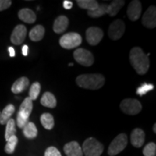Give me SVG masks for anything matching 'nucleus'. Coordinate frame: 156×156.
<instances>
[{
    "instance_id": "14",
    "label": "nucleus",
    "mask_w": 156,
    "mask_h": 156,
    "mask_svg": "<svg viewBox=\"0 0 156 156\" xmlns=\"http://www.w3.org/2000/svg\"><path fill=\"white\" fill-rule=\"evenodd\" d=\"M145 140V134L141 129L136 128L131 134V143L136 148L141 147L143 145Z\"/></svg>"
},
{
    "instance_id": "18",
    "label": "nucleus",
    "mask_w": 156,
    "mask_h": 156,
    "mask_svg": "<svg viewBox=\"0 0 156 156\" xmlns=\"http://www.w3.org/2000/svg\"><path fill=\"white\" fill-rule=\"evenodd\" d=\"M29 80L25 77H22L17 79L16 81L13 83L12 86L11 90L15 94H19V93L23 92L29 85Z\"/></svg>"
},
{
    "instance_id": "21",
    "label": "nucleus",
    "mask_w": 156,
    "mask_h": 156,
    "mask_svg": "<svg viewBox=\"0 0 156 156\" xmlns=\"http://www.w3.org/2000/svg\"><path fill=\"white\" fill-rule=\"evenodd\" d=\"M124 4H125V2L123 0H115L112 2L110 5H108L107 14H108L111 17L116 16L124 5Z\"/></svg>"
},
{
    "instance_id": "22",
    "label": "nucleus",
    "mask_w": 156,
    "mask_h": 156,
    "mask_svg": "<svg viewBox=\"0 0 156 156\" xmlns=\"http://www.w3.org/2000/svg\"><path fill=\"white\" fill-rule=\"evenodd\" d=\"M41 103L42 106L48 108H53L56 106V99L54 95L50 92H46L42 95L41 99Z\"/></svg>"
},
{
    "instance_id": "28",
    "label": "nucleus",
    "mask_w": 156,
    "mask_h": 156,
    "mask_svg": "<svg viewBox=\"0 0 156 156\" xmlns=\"http://www.w3.org/2000/svg\"><path fill=\"white\" fill-rule=\"evenodd\" d=\"M17 142H18V139L16 136L14 135L11 136L7 141V144L5 147V153L7 154H12L14 153Z\"/></svg>"
},
{
    "instance_id": "25",
    "label": "nucleus",
    "mask_w": 156,
    "mask_h": 156,
    "mask_svg": "<svg viewBox=\"0 0 156 156\" xmlns=\"http://www.w3.org/2000/svg\"><path fill=\"white\" fill-rule=\"evenodd\" d=\"M41 122L42 126L46 129L48 130L52 129L54 126V117L49 113H45V114H43L41 115Z\"/></svg>"
},
{
    "instance_id": "4",
    "label": "nucleus",
    "mask_w": 156,
    "mask_h": 156,
    "mask_svg": "<svg viewBox=\"0 0 156 156\" xmlns=\"http://www.w3.org/2000/svg\"><path fill=\"white\" fill-rule=\"evenodd\" d=\"M103 145L94 137H89L83 142V153L85 156H101L103 152Z\"/></svg>"
},
{
    "instance_id": "2",
    "label": "nucleus",
    "mask_w": 156,
    "mask_h": 156,
    "mask_svg": "<svg viewBox=\"0 0 156 156\" xmlns=\"http://www.w3.org/2000/svg\"><path fill=\"white\" fill-rule=\"evenodd\" d=\"M76 83L79 87L88 90H98L103 86L105 78L101 74H86L76 78Z\"/></svg>"
},
{
    "instance_id": "1",
    "label": "nucleus",
    "mask_w": 156,
    "mask_h": 156,
    "mask_svg": "<svg viewBox=\"0 0 156 156\" xmlns=\"http://www.w3.org/2000/svg\"><path fill=\"white\" fill-rule=\"evenodd\" d=\"M129 61L136 73L140 75L147 73L150 67L148 56L140 47L132 48L129 52Z\"/></svg>"
},
{
    "instance_id": "26",
    "label": "nucleus",
    "mask_w": 156,
    "mask_h": 156,
    "mask_svg": "<svg viewBox=\"0 0 156 156\" xmlns=\"http://www.w3.org/2000/svg\"><path fill=\"white\" fill-rule=\"evenodd\" d=\"M107 8H108V5L106 4H101L99 5L97 9L93 11H87V15L90 17L96 18V17H100L103 16L104 15L107 14Z\"/></svg>"
},
{
    "instance_id": "37",
    "label": "nucleus",
    "mask_w": 156,
    "mask_h": 156,
    "mask_svg": "<svg viewBox=\"0 0 156 156\" xmlns=\"http://www.w3.org/2000/svg\"><path fill=\"white\" fill-rule=\"evenodd\" d=\"M153 132L154 133H156V124H154L153 126Z\"/></svg>"
},
{
    "instance_id": "6",
    "label": "nucleus",
    "mask_w": 156,
    "mask_h": 156,
    "mask_svg": "<svg viewBox=\"0 0 156 156\" xmlns=\"http://www.w3.org/2000/svg\"><path fill=\"white\" fill-rule=\"evenodd\" d=\"M82 43V37L77 33H68L59 39V44L65 49H73L77 48Z\"/></svg>"
},
{
    "instance_id": "35",
    "label": "nucleus",
    "mask_w": 156,
    "mask_h": 156,
    "mask_svg": "<svg viewBox=\"0 0 156 156\" xmlns=\"http://www.w3.org/2000/svg\"><path fill=\"white\" fill-rule=\"evenodd\" d=\"M23 54L24 56L28 55V46L27 45H24L23 46Z\"/></svg>"
},
{
    "instance_id": "39",
    "label": "nucleus",
    "mask_w": 156,
    "mask_h": 156,
    "mask_svg": "<svg viewBox=\"0 0 156 156\" xmlns=\"http://www.w3.org/2000/svg\"><path fill=\"white\" fill-rule=\"evenodd\" d=\"M0 113H1V112H0Z\"/></svg>"
},
{
    "instance_id": "19",
    "label": "nucleus",
    "mask_w": 156,
    "mask_h": 156,
    "mask_svg": "<svg viewBox=\"0 0 156 156\" xmlns=\"http://www.w3.org/2000/svg\"><path fill=\"white\" fill-rule=\"evenodd\" d=\"M45 34V28L41 25H36L34 28L31 29L29 33V38L33 41H39L42 40Z\"/></svg>"
},
{
    "instance_id": "36",
    "label": "nucleus",
    "mask_w": 156,
    "mask_h": 156,
    "mask_svg": "<svg viewBox=\"0 0 156 156\" xmlns=\"http://www.w3.org/2000/svg\"><path fill=\"white\" fill-rule=\"evenodd\" d=\"M8 51L9 52V56H10L11 57H14V56H15V51L14 48L10 46V47L8 48Z\"/></svg>"
},
{
    "instance_id": "13",
    "label": "nucleus",
    "mask_w": 156,
    "mask_h": 156,
    "mask_svg": "<svg viewBox=\"0 0 156 156\" xmlns=\"http://www.w3.org/2000/svg\"><path fill=\"white\" fill-rule=\"evenodd\" d=\"M142 12L141 2L138 0H134L130 2L127 8V16L132 21H136L140 17Z\"/></svg>"
},
{
    "instance_id": "32",
    "label": "nucleus",
    "mask_w": 156,
    "mask_h": 156,
    "mask_svg": "<svg viewBox=\"0 0 156 156\" xmlns=\"http://www.w3.org/2000/svg\"><path fill=\"white\" fill-rule=\"evenodd\" d=\"M44 156H62L61 153L55 147H49L45 151Z\"/></svg>"
},
{
    "instance_id": "10",
    "label": "nucleus",
    "mask_w": 156,
    "mask_h": 156,
    "mask_svg": "<svg viewBox=\"0 0 156 156\" xmlns=\"http://www.w3.org/2000/svg\"><path fill=\"white\" fill-rule=\"evenodd\" d=\"M103 31L97 27H90L86 30V40L91 46H96L101 41Z\"/></svg>"
},
{
    "instance_id": "8",
    "label": "nucleus",
    "mask_w": 156,
    "mask_h": 156,
    "mask_svg": "<svg viewBox=\"0 0 156 156\" xmlns=\"http://www.w3.org/2000/svg\"><path fill=\"white\" fill-rule=\"evenodd\" d=\"M74 58L75 61L85 67H90L94 62V57L89 51L84 48H77L74 51Z\"/></svg>"
},
{
    "instance_id": "30",
    "label": "nucleus",
    "mask_w": 156,
    "mask_h": 156,
    "mask_svg": "<svg viewBox=\"0 0 156 156\" xmlns=\"http://www.w3.org/2000/svg\"><path fill=\"white\" fill-rule=\"evenodd\" d=\"M144 156H155L156 145L154 142H150L143 149Z\"/></svg>"
},
{
    "instance_id": "24",
    "label": "nucleus",
    "mask_w": 156,
    "mask_h": 156,
    "mask_svg": "<svg viewBox=\"0 0 156 156\" xmlns=\"http://www.w3.org/2000/svg\"><path fill=\"white\" fill-rule=\"evenodd\" d=\"M77 5L82 9L87 11H93L98 8L99 4L95 0H77Z\"/></svg>"
},
{
    "instance_id": "3",
    "label": "nucleus",
    "mask_w": 156,
    "mask_h": 156,
    "mask_svg": "<svg viewBox=\"0 0 156 156\" xmlns=\"http://www.w3.org/2000/svg\"><path fill=\"white\" fill-rule=\"evenodd\" d=\"M32 110L33 101L29 97H27L20 105L17 115V125L19 128L23 129L26 125Z\"/></svg>"
},
{
    "instance_id": "9",
    "label": "nucleus",
    "mask_w": 156,
    "mask_h": 156,
    "mask_svg": "<svg viewBox=\"0 0 156 156\" xmlns=\"http://www.w3.org/2000/svg\"><path fill=\"white\" fill-rule=\"evenodd\" d=\"M125 32V24L122 20H116L110 25L108 36L112 40L116 41L122 38Z\"/></svg>"
},
{
    "instance_id": "29",
    "label": "nucleus",
    "mask_w": 156,
    "mask_h": 156,
    "mask_svg": "<svg viewBox=\"0 0 156 156\" xmlns=\"http://www.w3.org/2000/svg\"><path fill=\"white\" fill-rule=\"evenodd\" d=\"M41 85L39 83H34L30 86V90H29V98L32 101L37 99L41 92Z\"/></svg>"
},
{
    "instance_id": "15",
    "label": "nucleus",
    "mask_w": 156,
    "mask_h": 156,
    "mask_svg": "<svg viewBox=\"0 0 156 156\" xmlns=\"http://www.w3.org/2000/svg\"><path fill=\"white\" fill-rule=\"evenodd\" d=\"M64 151L67 156H83L82 147L75 141L66 144L64 147Z\"/></svg>"
},
{
    "instance_id": "23",
    "label": "nucleus",
    "mask_w": 156,
    "mask_h": 156,
    "mask_svg": "<svg viewBox=\"0 0 156 156\" xmlns=\"http://www.w3.org/2000/svg\"><path fill=\"white\" fill-rule=\"evenodd\" d=\"M23 129V134L28 139H34L38 135V129L33 122H28Z\"/></svg>"
},
{
    "instance_id": "20",
    "label": "nucleus",
    "mask_w": 156,
    "mask_h": 156,
    "mask_svg": "<svg viewBox=\"0 0 156 156\" xmlns=\"http://www.w3.org/2000/svg\"><path fill=\"white\" fill-rule=\"evenodd\" d=\"M15 108L12 104H9L0 113V124L5 125L10 119L11 116L15 113Z\"/></svg>"
},
{
    "instance_id": "34",
    "label": "nucleus",
    "mask_w": 156,
    "mask_h": 156,
    "mask_svg": "<svg viewBox=\"0 0 156 156\" xmlns=\"http://www.w3.org/2000/svg\"><path fill=\"white\" fill-rule=\"evenodd\" d=\"M63 7H64V9H70L72 7H73V2L68 1V0H65V1H64Z\"/></svg>"
},
{
    "instance_id": "31",
    "label": "nucleus",
    "mask_w": 156,
    "mask_h": 156,
    "mask_svg": "<svg viewBox=\"0 0 156 156\" xmlns=\"http://www.w3.org/2000/svg\"><path fill=\"white\" fill-rule=\"evenodd\" d=\"M154 89V85L152 84H147V83H144L143 85H142L140 87H138L136 90V94L139 95L140 96H142L145 94H146L147 92L152 90Z\"/></svg>"
},
{
    "instance_id": "38",
    "label": "nucleus",
    "mask_w": 156,
    "mask_h": 156,
    "mask_svg": "<svg viewBox=\"0 0 156 156\" xmlns=\"http://www.w3.org/2000/svg\"><path fill=\"white\" fill-rule=\"evenodd\" d=\"M73 63H70L69 64V66H73Z\"/></svg>"
},
{
    "instance_id": "16",
    "label": "nucleus",
    "mask_w": 156,
    "mask_h": 156,
    "mask_svg": "<svg viewBox=\"0 0 156 156\" xmlns=\"http://www.w3.org/2000/svg\"><path fill=\"white\" fill-rule=\"evenodd\" d=\"M69 25V20L64 15L58 16L55 20L53 25V30L56 34H61L67 30Z\"/></svg>"
},
{
    "instance_id": "33",
    "label": "nucleus",
    "mask_w": 156,
    "mask_h": 156,
    "mask_svg": "<svg viewBox=\"0 0 156 156\" xmlns=\"http://www.w3.org/2000/svg\"><path fill=\"white\" fill-rule=\"evenodd\" d=\"M12 5L10 0H0V12L8 9Z\"/></svg>"
},
{
    "instance_id": "5",
    "label": "nucleus",
    "mask_w": 156,
    "mask_h": 156,
    "mask_svg": "<svg viewBox=\"0 0 156 156\" xmlns=\"http://www.w3.org/2000/svg\"><path fill=\"white\" fill-rule=\"evenodd\" d=\"M128 138L126 134H120L111 142L108 147V154L110 156H115L124 151L127 145Z\"/></svg>"
},
{
    "instance_id": "17",
    "label": "nucleus",
    "mask_w": 156,
    "mask_h": 156,
    "mask_svg": "<svg viewBox=\"0 0 156 156\" xmlns=\"http://www.w3.org/2000/svg\"><path fill=\"white\" fill-rule=\"evenodd\" d=\"M18 17L23 22L32 24L36 20V15L31 9L28 8H23L19 11Z\"/></svg>"
},
{
    "instance_id": "27",
    "label": "nucleus",
    "mask_w": 156,
    "mask_h": 156,
    "mask_svg": "<svg viewBox=\"0 0 156 156\" xmlns=\"http://www.w3.org/2000/svg\"><path fill=\"white\" fill-rule=\"evenodd\" d=\"M6 124H7V126H6L5 136L6 141H7L11 136L15 135V134H16V128H15V120L13 119H10Z\"/></svg>"
},
{
    "instance_id": "11",
    "label": "nucleus",
    "mask_w": 156,
    "mask_h": 156,
    "mask_svg": "<svg viewBox=\"0 0 156 156\" xmlns=\"http://www.w3.org/2000/svg\"><path fill=\"white\" fill-rule=\"evenodd\" d=\"M142 24L150 29L155 28L156 26V7L151 6L144 13L142 19Z\"/></svg>"
},
{
    "instance_id": "12",
    "label": "nucleus",
    "mask_w": 156,
    "mask_h": 156,
    "mask_svg": "<svg viewBox=\"0 0 156 156\" xmlns=\"http://www.w3.org/2000/svg\"><path fill=\"white\" fill-rule=\"evenodd\" d=\"M27 35V28L25 25H18L12 33L10 40L15 45H20L24 42Z\"/></svg>"
},
{
    "instance_id": "7",
    "label": "nucleus",
    "mask_w": 156,
    "mask_h": 156,
    "mask_svg": "<svg viewBox=\"0 0 156 156\" xmlns=\"http://www.w3.org/2000/svg\"><path fill=\"white\" fill-rule=\"evenodd\" d=\"M142 105L139 101L133 98L124 99L120 103V108L128 115L138 114L142 110Z\"/></svg>"
}]
</instances>
